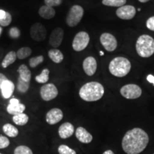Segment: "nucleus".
<instances>
[{
	"mask_svg": "<svg viewBox=\"0 0 154 154\" xmlns=\"http://www.w3.org/2000/svg\"><path fill=\"white\" fill-rule=\"evenodd\" d=\"M149 142V135L140 128L126 133L122 140V148L127 154H139L144 151Z\"/></svg>",
	"mask_w": 154,
	"mask_h": 154,
	"instance_id": "nucleus-1",
	"label": "nucleus"
},
{
	"mask_svg": "<svg viewBox=\"0 0 154 154\" xmlns=\"http://www.w3.org/2000/svg\"><path fill=\"white\" fill-rule=\"evenodd\" d=\"M79 96L85 101H96L104 94V88L99 82L86 83L79 90Z\"/></svg>",
	"mask_w": 154,
	"mask_h": 154,
	"instance_id": "nucleus-2",
	"label": "nucleus"
},
{
	"mask_svg": "<svg viewBox=\"0 0 154 154\" xmlns=\"http://www.w3.org/2000/svg\"><path fill=\"white\" fill-rule=\"evenodd\" d=\"M131 65L128 59L122 57H116L109 63L111 74L116 77L126 76L130 72Z\"/></svg>",
	"mask_w": 154,
	"mask_h": 154,
	"instance_id": "nucleus-3",
	"label": "nucleus"
},
{
	"mask_svg": "<svg viewBox=\"0 0 154 154\" xmlns=\"http://www.w3.org/2000/svg\"><path fill=\"white\" fill-rule=\"evenodd\" d=\"M138 54L143 58L151 57L154 54V39L151 36L143 34L138 38L136 44Z\"/></svg>",
	"mask_w": 154,
	"mask_h": 154,
	"instance_id": "nucleus-4",
	"label": "nucleus"
},
{
	"mask_svg": "<svg viewBox=\"0 0 154 154\" xmlns=\"http://www.w3.org/2000/svg\"><path fill=\"white\" fill-rule=\"evenodd\" d=\"M84 16V9L79 5H74L69 10L67 14L66 22L71 27L76 26L81 22Z\"/></svg>",
	"mask_w": 154,
	"mask_h": 154,
	"instance_id": "nucleus-5",
	"label": "nucleus"
},
{
	"mask_svg": "<svg viewBox=\"0 0 154 154\" xmlns=\"http://www.w3.org/2000/svg\"><path fill=\"white\" fill-rule=\"evenodd\" d=\"M90 41L88 33L85 32H80L76 34L72 42L73 49L76 51H81L87 47Z\"/></svg>",
	"mask_w": 154,
	"mask_h": 154,
	"instance_id": "nucleus-6",
	"label": "nucleus"
},
{
	"mask_svg": "<svg viewBox=\"0 0 154 154\" xmlns=\"http://www.w3.org/2000/svg\"><path fill=\"white\" fill-rule=\"evenodd\" d=\"M121 94L128 99H136L139 98L142 94V90L136 84H127L123 86L120 90Z\"/></svg>",
	"mask_w": 154,
	"mask_h": 154,
	"instance_id": "nucleus-7",
	"label": "nucleus"
},
{
	"mask_svg": "<svg viewBox=\"0 0 154 154\" xmlns=\"http://www.w3.org/2000/svg\"><path fill=\"white\" fill-rule=\"evenodd\" d=\"M59 91L54 84H44L40 88V95L42 99L45 101H49L54 99L58 96Z\"/></svg>",
	"mask_w": 154,
	"mask_h": 154,
	"instance_id": "nucleus-8",
	"label": "nucleus"
},
{
	"mask_svg": "<svg viewBox=\"0 0 154 154\" xmlns=\"http://www.w3.org/2000/svg\"><path fill=\"white\" fill-rule=\"evenodd\" d=\"M30 35L34 41H44L47 36V30H46L45 26L41 23L34 24L30 28Z\"/></svg>",
	"mask_w": 154,
	"mask_h": 154,
	"instance_id": "nucleus-9",
	"label": "nucleus"
},
{
	"mask_svg": "<svg viewBox=\"0 0 154 154\" xmlns=\"http://www.w3.org/2000/svg\"><path fill=\"white\" fill-rule=\"evenodd\" d=\"M100 42L108 51H113L117 47V40L115 36L109 33H103L100 36Z\"/></svg>",
	"mask_w": 154,
	"mask_h": 154,
	"instance_id": "nucleus-10",
	"label": "nucleus"
},
{
	"mask_svg": "<svg viewBox=\"0 0 154 154\" xmlns=\"http://www.w3.org/2000/svg\"><path fill=\"white\" fill-rule=\"evenodd\" d=\"M136 10L134 6L124 5L116 10V15L119 18L124 20H129L136 15Z\"/></svg>",
	"mask_w": 154,
	"mask_h": 154,
	"instance_id": "nucleus-11",
	"label": "nucleus"
},
{
	"mask_svg": "<svg viewBox=\"0 0 154 154\" xmlns=\"http://www.w3.org/2000/svg\"><path fill=\"white\" fill-rule=\"evenodd\" d=\"M63 38V31L61 28L57 27L52 31L50 34L49 42L51 47L57 49L62 43Z\"/></svg>",
	"mask_w": 154,
	"mask_h": 154,
	"instance_id": "nucleus-12",
	"label": "nucleus"
},
{
	"mask_svg": "<svg viewBox=\"0 0 154 154\" xmlns=\"http://www.w3.org/2000/svg\"><path fill=\"white\" fill-rule=\"evenodd\" d=\"M63 117L62 111L58 108H54L47 112L46 115V121L50 125H54L61 121Z\"/></svg>",
	"mask_w": 154,
	"mask_h": 154,
	"instance_id": "nucleus-13",
	"label": "nucleus"
},
{
	"mask_svg": "<svg viewBox=\"0 0 154 154\" xmlns=\"http://www.w3.org/2000/svg\"><path fill=\"white\" fill-rule=\"evenodd\" d=\"M26 109V106L23 103H21L18 99H11L9 101V104L7 106V111L9 114L15 116L19 113H22Z\"/></svg>",
	"mask_w": 154,
	"mask_h": 154,
	"instance_id": "nucleus-14",
	"label": "nucleus"
},
{
	"mask_svg": "<svg viewBox=\"0 0 154 154\" xmlns=\"http://www.w3.org/2000/svg\"><path fill=\"white\" fill-rule=\"evenodd\" d=\"M83 69L86 75L89 76H93L97 69V62L95 58L93 57H88L86 58L83 62Z\"/></svg>",
	"mask_w": 154,
	"mask_h": 154,
	"instance_id": "nucleus-15",
	"label": "nucleus"
},
{
	"mask_svg": "<svg viewBox=\"0 0 154 154\" xmlns=\"http://www.w3.org/2000/svg\"><path fill=\"white\" fill-rule=\"evenodd\" d=\"M74 133V126L71 123L66 122L59 128V135L63 139H66L72 136Z\"/></svg>",
	"mask_w": 154,
	"mask_h": 154,
	"instance_id": "nucleus-16",
	"label": "nucleus"
},
{
	"mask_svg": "<svg viewBox=\"0 0 154 154\" xmlns=\"http://www.w3.org/2000/svg\"><path fill=\"white\" fill-rule=\"evenodd\" d=\"M75 134H76V137L77 138V139L83 143H89L93 140L92 135L83 127H78L76 128Z\"/></svg>",
	"mask_w": 154,
	"mask_h": 154,
	"instance_id": "nucleus-17",
	"label": "nucleus"
},
{
	"mask_svg": "<svg viewBox=\"0 0 154 154\" xmlns=\"http://www.w3.org/2000/svg\"><path fill=\"white\" fill-rule=\"evenodd\" d=\"M2 94L5 99H9L11 96H12L13 93H14L15 89L14 84L10 80H7L3 84H2L1 87Z\"/></svg>",
	"mask_w": 154,
	"mask_h": 154,
	"instance_id": "nucleus-18",
	"label": "nucleus"
},
{
	"mask_svg": "<svg viewBox=\"0 0 154 154\" xmlns=\"http://www.w3.org/2000/svg\"><path fill=\"white\" fill-rule=\"evenodd\" d=\"M38 14L43 19H51L55 17L56 11L53 7L44 5L38 9Z\"/></svg>",
	"mask_w": 154,
	"mask_h": 154,
	"instance_id": "nucleus-19",
	"label": "nucleus"
},
{
	"mask_svg": "<svg viewBox=\"0 0 154 154\" xmlns=\"http://www.w3.org/2000/svg\"><path fill=\"white\" fill-rule=\"evenodd\" d=\"M17 72L19 73V76L22 80L26 82H30L32 79V73L28 66L25 64H22L17 69Z\"/></svg>",
	"mask_w": 154,
	"mask_h": 154,
	"instance_id": "nucleus-20",
	"label": "nucleus"
},
{
	"mask_svg": "<svg viewBox=\"0 0 154 154\" xmlns=\"http://www.w3.org/2000/svg\"><path fill=\"white\" fill-rule=\"evenodd\" d=\"M48 56H49V59L56 63H61L63 59V55L62 52L60 50L57 49H50L49 52H48Z\"/></svg>",
	"mask_w": 154,
	"mask_h": 154,
	"instance_id": "nucleus-21",
	"label": "nucleus"
},
{
	"mask_svg": "<svg viewBox=\"0 0 154 154\" xmlns=\"http://www.w3.org/2000/svg\"><path fill=\"white\" fill-rule=\"evenodd\" d=\"M17 59V53L14 51H9L8 54H7V55L5 56V57L4 58L2 62V66L3 68H7L9 65L12 64L13 63H14V61Z\"/></svg>",
	"mask_w": 154,
	"mask_h": 154,
	"instance_id": "nucleus-22",
	"label": "nucleus"
},
{
	"mask_svg": "<svg viewBox=\"0 0 154 154\" xmlns=\"http://www.w3.org/2000/svg\"><path fill=\"white\" fill-rule=\"evenodd\" d=\"M3 131L7 136L11 138H14L18 136L19 131L17 128L11 124H6L3 126Z\"/></svg>",
	"mask_w": 154,
	"mask_h": 154,
	"instance_id": "nucleus-23",
	"label": "nucleus"
},
{
	"mask_svg": "<svg viewBox=\"0 0 154 154\" xmlns=\"http://www.w3.org/2000/svg\"><path fill=\"white\" fill-rule=\"evenodd\" d=\"M12 120L15 124L18 126H24L28 123L29 116L26 113H19L13 116Z\"/></svg>",
	"mask_w": 154,
	"mask_h": 154,
	"instance_id": "nucleus-24",
	"label": "nucleus"
},
{
	"mask_svg": "<svg viewBox=\"0 0 154 154\" xmlns=\"http://www.w3.org/2000/svg\"><path fill=\"white\" fill-rule=\"evenodd\" d=\"M49 72L48 69H43L41 74L35 77L36 82L39 84H46L49 79Z\"/></svg>",
	"mask_w": 154,
	"mask_h": 154,
	"instance_id": "nucleus-25",
	"label": "nucleus"
},
{
	"mask_svg": "<svg viewBox=\"0 0 154 154\" xmlns=\"http://www.w3.org/2000/svg\"><path fill=\"white\" fill-rule=\"evenodd\" d=\"M30 82H26L22 80L20 77H19L17 80V90L22 94H25L28 91L29 88Z\"/></svg>",
	"mask_w": 154,
	"mask_h": 154,
	"instance_id": "nucleus-26",
	"label": "nucleus"
},
{
	"mask_svg": "<svg viewBox=\"0 0 154 154\" xmlns=\"http://www.w3.org/2000/svg\"><path fill=\"white\" fill-rule=\"evenodd\" d=\"M32 49L29 47H22L20 48L17 51V57L19 59H24L29 57L32 54Z\"/></svg>",
	"mask_w": 154,
	"mask_h": 154,
	"instance_id": "nucleus-27",
	"label": "nucleus"
},
{
	"mask_svg": "<svg viewBox=\"0 0 154 154\" xmlns=\"http://www.w3.org/2000/svg\"><path fill=\"white\" fill-rule=\"evenodd\" d=\"M126 3V0H103L102 4L109 7H121Z\"/></svg>",
	"mask_w": 154,
	"mask_h": 154,
	"instance_id": "nucleus-28",
	"label": "nucleus"
},
{
	"mask_svg": "<svg viewBox=\"0 0 154 154\" xmlns=\"http://www.w3.org/2000/svg\"><path fill=\"white\" fill-rule=\"evenodd\" d=\"M44 58L42 55L37 56V57H32L29 59V66L32 68H36L38 65L41 64V63L44 61Z\"/></svg>",
	"mask_w": 154,
	"mask_h": 154,
	"instance_id": "nucleus-29",
	"label": "nucleus"
},
{
	"mask_svg": "<svg viewBox=\"0 0 154 154\" xmlns=\"http://www.w3.org/2000/svg\"><path fill=\"white\" fill-rule=\"evenodd\" d=\"M14 154H33V152L27 146H19L15 149Z\"/></svg>",
	"mask_w": 154,
	"mask_h": 154,
	"instance_id": "nucleus-30",
	"label": "nucleus"
},
{
	"mask_svg": "<svg viewBox=\"0 0 154 154\" xmlns=\"http://www.w3.org/2000/svg\"><path fill=\"white\" fill-rule=\"evenodd\" d=\"M58 151L59 154H76V151L69 148L68 146L61 145L58 148Z\"/></svg>",
	"mask_w": 154,
	"mask_h": 154,
	"instance_id": "nucleus-31",
	"label": "nucleus"
},
{
	"mask_svg": "<svg viewBox=\"0 0 154 154\" xmlns=\"http://www.w3.org/2000/svg\"><path fill=\"white\" fill-rule=\"evenodd\" d=\"M11 20H12V17L11 15L8 11H7V14L5 18L2 20H0V26H7L11 24Z\"/></svg>",
	"mask_w": 154,
	"mask_h": 154,
	"instance_id": "nucleus-32",
	"label": "nucleus"
},
{
	"mask_svg": "<svg viewBox=\"0 0 154 154\" xmlns=\"http://www.w3.org/2000/svg\"><path fill=\"white\" fill-rule=\"evenodd\" d=\"M21 36V32L17 26L11 28L9 30V36L13 38H17Z\"/></svg>",
	"mask_w": 154,
	"mask_h": 154,
	"instance_id": "nucleus-33",
	"label": "nucleus"
},
{
	"mask_svg": "<svg viewBox=\"0 0 154 154\" xmlns=\"http://www.w3.org/2000/svg\"><path fill=\"white\" fill-rule=\"evenodd\" d=\"M62 1L63 0H44V3L45 5L54 7L61 5L62 4Z\"/></svg>",
	"mask_w": 154,
	"mask_h": 154,
	"instance_id": "nucleus-34",
	"label": "nucleus"
},
{
	"mask_svg": "<svg viewBox=\"0 0 154 154\" xmlns=\"http://www.w3.org/2000/svg\"><path fill=\"white\" fill-rule=\"evenodd\" d=\"M9 140L6 136H0V149H5L9 146Z\"/></svg>",
	"mask_w": 154,
	"mask_h": 154,
	"instance_id": "nucleus-35",
	"label": "nucleus"
},
{
	"mask_svg": "<svg viewBox=\"0 0 154 154\" xmlns=\"http://www.w3.org/2000/svg\"><path fill=\"white\" fill-rule=\"evenodd\" d=\"M146 26L149 29L154 32V16L150 17L146 22Z\"/></svg>",
	"mask_w": 154,
	"mask_h": 154,
	"instance_id": "nucleus-36",
	"label": "nucleus"
},
{
	"mask_svg": "<svg viewBox=\"0 0 154 154\" xmlns=\"http://www.w3.org/2000/svg\"><path fill=\"white\" fill-rule=\"evenodd\" d=\"M7 80H8L7 77L6 76L5 74L0 73V87H1L2 84H3V82H5V81H7Z\"/></svg>",
	"mask_w": 154,
	"mask_h": 154,
	"instance_id": "nucleus-37",
	"label": "nucleus"
},
{
	"mask_svg": "<svg viewBox=\"0 0 154 154\" xmlns=\"http://www.w3.org/2000/svg\"><path fill=\"white\" fill-rule=\"evenodd\" d=\"M147 80H148V82L151 83V84H153L154 85V76H153V75H151V74L149 75V76H147Z\"/></svg>",
	"mask_w": 154,
	"mask_h": 154,
	"instance_id": "nucleus-38",
	"label": "nucleus"
},
{
	"mask_svg": "<svg viewBox=\"0 0 154 154\" xmlns=\"http://www.w3.org/2000/svg\"><path fill=\"white\" fill-rule=\"evenodd\" d=\"M6 14H7V11L2 10V9H0V20H2V19L5 18Z\"/></svg>",
	"mask_w": 154,
	"mask_h": 154,
	"instance_id": "nucleus-39",
	"label": "nucleus"
},
{
	"mask_svg": "<svg viewBox=\"0 0 154 154\" xmlns=\"http://www.w3.org/2000/svg\"><path fill=\"white\" fill-rule=\"evenodd\" d=\"M103 154H114V153H113L111 150H107V151H106Z\"/></svg>",
	"mask_w": 154,
	"mask_h": 154,
	"instance_id": "nucleus-40",
	"label": "nucleus"
},
{
	"mask_svg": "<svg viewBox=\"0 0 154 154\" xmlns=\"http://www.w3.org/2000/svg\"><path fill=\"white\" fill-rule=\"evenodd\" d=\"M138 1H139L140 2H142V3H146V2H149V0H138Z\"/></svg>",
	"mask_w": 154,
	"mask_h": 154,
	"instance_id": "nucleus-41",
	"label": "nucleus"
},
{
	"mask_svg": "<svg viewBox=\"0 0 154 154\" xmlns=\"http://www.w3.org/2000/svg\"><path fill=\"white\" fill-rule=\"evenodd\" d=\"M100 56H103V54H104V53H103V51H100Z\"/></svg>",
	"mask_w": 154,
	"mask_h": 154,
	"instance_id": "nucleus-42",
	"label": "nucleus"
},
{
	"mask_svg": "<svg viewBox=\"0 0 154 154\" xmlns=\"http://www.w3.org/2000/svg\"><path fill=\"white\" fill-rule=\"evenodd\" d=\"M2 28L0 26V36H1V34H2Z\"/></svg>",
	"mask_w": 154,
	"mask_h": 154,
	"instance_id": "nucleus-43",
	"label": "nucleus"
},
{
	"mask_svg": "<svg viewBox=\"0 0 154 154\" xmlns=\"http://www.w3.org/2000/svg\"><path fill=\"white\" fill-rule=\"evenodd\" d=\"M138 11H140V8H138Z\"/></svg>",
	"mask_w": 154,
	"mask_h": 154,
	"instance_id": "nucleus-44",
	"label": "nucleus"
},
{
	"mask_svg": "<svg viewBox=\"0 0 154 154\" xmlns=\"http://www.w3.org/2000/svg\"><path fill=\"white\" fill-rule=\"evenodd\" d=\"M0 154H2V153H0Z\"/></svg>",
	"mask_w": 154,
	"mask_h": 154,
	"instance_id": "nucleus-45",
	"label": "nucleus"
},
{
	"mask_svg": "<svg viewBox=\"0 0 154 154\" xmlns=\"http://www.w3.org/2000/svg\"><path fill=\"white\" fill-rule=\"evenodd\" d=\"M153 154H154V153H153Z\"/></svg>",
	"mask_w": 154,
	"mask_h": 154,
	"instance_id": "nucleus-46",
	"label": "nucleus"
}]
</instances>
